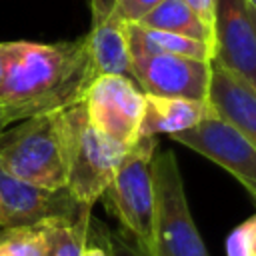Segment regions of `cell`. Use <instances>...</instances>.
I'll return each instance as SVG.
<instances>
[{
	"label": "cell",
	"instance_id": "484cf974",
	"mask_svg": "<svg viewBox=\"0 0 256 256\" xmlns=\"http://www.w3.org/2000/svg\"><path fill=\"white\" fill-rule=\"evenodd\" d=\"M4 128H6V122H4L2 116H0V130H4Z\"/></svg>",
	"mask_w": 256,
	"mask_h": 256
},
{
	"label": "cell",
	"instance_id": "8fae6325",
	"mask_svg": "<svg viewBox=\"0 0 256 256\" xmlns=\"http://www.w3.org/2000/svg\"><path fill=\"white\" fill-rule=\"evenodd\" d=\"M86 46L94 76L118 74L134 80L126 38V22L116 14L114 0H92V24Z\"/></svg>",
	"mask_w": 256,
	"mask_h": 256
},
{
	"label": "cell",
	"instance_id": "52a82bcc",
	"mask_svg": "<svg viewBox=\"0 0 256 256\" xmlns=\"http://www.w3.org/2000/svg\"><path fill=\"white\" fill-rule=\"evenodd\" d=\"M170 138L222 166L256 198V146L212 106L196 126Z\"/></svg>",
	"mask_w": 256,
	"mask_h": 256
},
{
	"label": "cell",
	"instance_id": "7c38bea8",
	"mask_svg": "<svg viewBox=\"0 0 256 256\" xmlns=\"http://www.w3.org/2000/svg\"><path fill=\"white\" fill-rule=\"evenodd\" d=\"M208 104L256 146V88L248 80L212 62Z\"/></svg>",
	"mask_w": 256,
	"mask_h": 256
},
{
	"label": "cell",
	"instance_id": "277c9868",
	"mask_svg": "<svg viewBox=\"0 0 256 256\" xmlns=\"http://www.w3.org/2000/svg\"><path fill=\"white\" fill-rule=\"evenodd\" d=\"M152 256H210L188 208L182 174L172 150L154 152Z\"/></svg>",
	"mask_w": 256,
	"mask_h": 256
},
{
	"label": "cell",
	"instance_id": "ba28073f",
	"mask_svg": "<svg viewBox=\"0 0 256 256\" xmlns=\"http://www.w3.org/2000/svg\"><path fill=\"white\" fill-rule=\"evenodd\" d=\"M134 82L144 94L208 100L212 62L174 54L134 56Z\"/></svg>",
	"mask_w": 256,
	"mask_h": 256
},
{
	"label": "cell",
	"instance_id": "44dd1931",
	"mask_svg": "<svg viewBox=\"0 0 256 256\" xmlns=\"http://www.w3.org/2000/svg\"><path fill=\"white\" fill-rule=\"evenodd\" d=\"M210 28L214 24V10H216V0H184ZM214 34V32H212Z\"/></svg>",
	"mask_w": 256,
	"mask_h": 256
},
{
	"label": "cell",
	"instance_id": "5b68a950",
	"mask_svg": "<svg viewBox=\"0 0 256 256\" xmlns=\"http://www.w3.org/2000/svg\"><path fill=\"white\" fill-rule=\"evenodd\" d=\"M156 136H138L120 160L112 182L102 198L118 218L122 230L136 238L148 256H152V220H154V184L152 158Z\"/></svg>",
	"mask_w": 256,
	"mask_h": 256
},
{
	"label": "cell",
	"instance_id": "ac0fdd59",
	"mask_svg": "<svg viewBox=\"0 0 256 256\" xmlns=\"http://www.w3.org/2000/svg\"><path fill=\"white\" fill-rule=\"evenodd\" d=\"M254 248H256V214H252L248 220H244L230 232L226 240V254L252 256Z\"/></svg>",
	"mask_w": 256,
	"mask_h": 256
},
{
	"label": "cell",
	"instance_id": "5bb4252c",
	"mask_svg": "<svg viewBox=\"0 0 256 256\" xmlns=\"http://www.w3.org/2000/svg\"><path fill=\"white\" fill-rule=\"evenodd\" d=\"M126 38H128L130 58L154 56V54H174V56H188V58L212 62V46L210 44L194 40V38H186L180 34L148 28L138 22L126 24Z\"/></svg>",
	"mask_w": 256,
	"mask_h": 256
},
{
	"label": "cell",
	"instance_id": "9a60e30c",
	"mask_svg": "<svg viewBox=\"0 0 256 256\" xmlns=\"http://www.w3.org/2000/svg\"><path fill=\"white\" fill-rule=\"evenodd\" d=\"M138 24L164 30V32H172V34H180L186 38H194V40L214 46L212 28L184 0H162Z\"/></svg>",
	"mask_w": 256,
	"mask_h": 256
},
{
	"label": "cell",
	"instance_id": "8992f818",
	"mask_svg": "<svg viewBox=\"0 0 256 256\" xmlns=\"http://www.w3.org/2000/svg\"><path fill=\"white\" fill-rule=\"evenodd\" d=\"M84 108L90 124L106 138L130 148L140 136L144 92L118 74L96 76L84 92Z\"/></svg>",
	"mask_w": 256,
	"mask_h": 256
},
{
	"label": "cell",
	"instance_id": "2e32d148",
	"mask_svg": "<svg viewBox=\"0 0 256 256\" xmlns=\"http://www.w3.org/2000/svg\"><path fill=\"white\" fill-rule=\"evenodd\" d=\"M90 226V208H82L74 218L46 220V256H82Z\"/></svg>",
	"mask_w": 256,
	"mask_h": 256
},
{
	"label": "cell",
	"instance_id": "6da1fadb",
	"mask_svg": "<svg viewBox=\"0 0 256 256\" xmlns=\"http://www.w3.org/2000/svg\"><path fill=\"white\" fill-rule=\"evenodd\" d=\"M4 50L0 116L6 126L82 102L88 84L96 78L86 36L52 44L4 42Z\"/></svg>",
	"mask_w": 256,
	"mask_h": 256
},
{
	"label": "cell",
	"instance_id": "d4e9b609",
	"mask_svg": "<svg viewBox=\"0 0 256 256\" xmlns=\"http://www.w3.org/2000/svg\"><path fill=\"white\" fill-rule=\"evenodd\" d=\"M246 2H248V4H250L254 10H256V0H246Z\"/></svg>",
	"mask_w": 256,
	"mask_h": 256
},
{
	"label": "cell",
	"instance_id": "e0dca14e",
	"mask_svg": "<svg viewBox=\"0 0 256 256\" xmlns=\"http://www.w3.org/2000/svg\"><path fill=\"white\" fill-rule=\"evenodd\" d=\"M46 222L0 228V256H46Z\"/></svg>",
	"mask_w": 256,
	"mask_h": 256
},
{
	"label": "cell",
	"instance_id": "cb8c5ba5",
	"mask_svg": "<svg viewBox=\"0 0 256 256\" xmlns=\"http://www.w3.org/2000/svg\"><path fill=\"white\" fill-rule=\"evenodd\" d=\"M248 6H250V4H248ZM250 16H252V22H254V28H256V10H254L252 6H250Z\"/></svg>",
	"mask_w": 256,
	"mask_h": 256
},
{
	"label": "cell",
	"instance_id": "3957f363",
	"mask_svg": "<svg viewBox=\"0 0 256 256\" xmlns=\"http://www.w3.org/2000/svg\"><path fill=\"white\" fill-rule=\"evenodd\" d=\"M0 168L10 176L48 190L66 188V162L58 112L20 120L0 130Z\"/></svg>",
	"mask_w": 256,
	"mask_h": 256
},
{
	"label": "cell",
	"instance_id": "30bf717a",
	"mask_svg": "<svg viewBox=\"0 0 256 256\" xmlns=\"http://www.w3.org/2000/svg\"><path fill=\"white\" fill-rule=\"evenodd\" d=\"M82 208L66 188L48 190L28 184L0 168V228L28 226L54 218H74Z\"/></svg>",
	"mask_w": 256,
	"mask_h": 256
},
{
	"label": "cell",
	"instance_id": "4316f807",
	"mask_svg": "<svg viewBox=\"0 0 256 256\" xmlns=\"http://www.w3.org/2000/svg\"><path fill=\"white\" fill-rule=\"evenodd\" d=\"M252 256H256V248H254V252H252Z\"/></svg>",
	"mask_w": 256,
	"mask_h": 256
},
{
	"label": "cell",
	"instance_id": "9c48e42d",
	"mask_svg": "<svg viewBox=\"0 0 256 256\" xmlns=\"http://www.w3.org/2000/svg\"><path fill=\"white\" fill-rule=\"evenodd\" d=\"M212 62L256 88V28L246 0H216Z\"/></svg>",
	"mask_w": 256,
	"mask_h": 256
},
{
	"label": "cell",
	"instance_id": "7402d4cb",
	"mask_svg": "<svg viewBox=\"0 0 256 256\" xmlns=\"http://www.w3.org/2000/svg\"><path fill=\"white\" fill-rule=\"evenodd\" d=\"M98 230H100V232H98V234H94V238H92V240H90V236H88L82 256H112V254H110V250H108V246H106V242H104L102 226H100V224H98Z\"/></svg>",
	"mask_w": 256,
	"mask_h": 256
},
{
	"label": "cell",
	"instance_id": "ffe728a7",
	"mask_svg": "<svg viewBox=\"0 0 256 256\" xmlns=\"http://www.w3.org/2000/svg\"><path fill=\"white\" fill-rule=\"evenodd\" d=\"M162 0H114V10L126 24H130L140 22Z\"/></svg>",
	"mask_w": 256,
	"mask_h": 256
},
{
	"label": "cell",
	"instance_id": "4fadbf2b",
	"mask_svg": "<svg viewBox=\"0 0 256 256\" xmlns=\"http://www.w3.org/2000/svg\"><path fill=\"white\" fill-rule=\"evenodd\" d=\"M208 112H210L208 100L144 94L140 136L178 134L182 130L196 126Z\"/></svg>",
	"mask_w": 256,
	"mask_h": 256
},
{
	"label": "cell",
	"instance_id": "603a6c76",
	"mask_svg": "<svg viewBox=\"0 0 256 256\" xmlns=\"http://www.w3.org/2000/svg\"><path fill=\"white\" fill-rule=\"evenodd\" d=\"M4 68H6V50H4V42H0V82L4 78Z\"/></svg>",
	"mask_w": 256,
	"mask_h": 256
},
{
	"label": "cell",
	"instance_id": "d6986e66",
	"mask_svg": "<svg viewBox=\"0 0 256 256\" xmlns=\"http://www.w3.org/2000/svg\"><path fill=\"white\" fill-rule=\"evenodd\" d=\"M102 236H104V242L112 256H148L144 246L122 228L114 230V232L102 228Z\"/></svg>",
	"mask_w": 256,
	"mask_h": 256
},
{
	"label": "cell",
	"instance_id": "7a4b0ae2",
	"mask_svg": "<svg viewBox=\"0 0 256 256\" xmlns=\"http://www.w3.org/2000/svg\"><path fill=\"white\" fill-rule=\"evenodd\" d=\"M58 126L66 162V190L80 206L92 208L106 192L128 148L90 124L84 102L58 110Z\"/></svg>",
	"mask_w": 256,
	"mask_h": 256
}]
</instances>
